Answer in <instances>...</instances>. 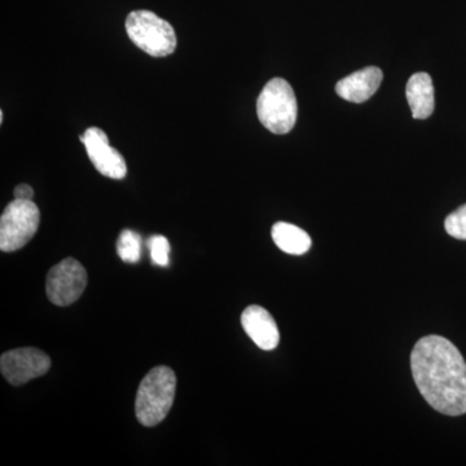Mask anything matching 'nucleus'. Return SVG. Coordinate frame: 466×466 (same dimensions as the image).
I'll use <instances>...</instances> for the list:
<instances>
[{"instance_id": "1", "label": "nucleus", "mask_w": 466, "mask_h": 466, "mask_svg": "<svg viewBox=\"0 0 466 466\" xmlns=\"http://www.w3.org/2000/svg\"><path fill=\"white\" fill-rule=\"evenodd\" d=\"M417 389L437 412L466 413V361L459 349L441 336L420 339L410 354Z\"/></svg>"}, {"instance_id": "2", "label": "nucleus", "mask_w": 466, "mask_h": 466, "mask_svg": "<svg viewBox=\"0 0 466 466\" xmlns=\"http://www.w3.org/2000/svg\"><path fill=\"white\" fill-rule=\"evenodd\" d=\"M177 376L171 368H153L140 382L135 401L137 421L156 426L164 421L174 404Z\"/></svg>"}, {"instance_id": "3", "label": "nucleus", "mask_w": 466, "mask_h": 466, "mask_svg": "<svg viewBox=\"0 0 466 466\" xmlns=\"http://www.w3.org/2000/svg\"><path fill=\"white\" fill-rule=\"evenodd\" d=\"M260 124L276 135L289 133L297 122L299 106L293 88L283 78H274L263 87L257 101Z\"/></svg>"}, {"instance_id": "4", "label": "nucleus", "mask_w": 466, "mask_h": 466, "mask_svg": "<svg viewBox=\"0 0 466 466\" xmlns=\"http://www.w3.org/2000/svg\"><path fill=\"white\" fill-rule=\"evenodd\" d=\"M126 32L137 47L153 57L174 54L177 35L174 27L150 11H134L126 18Z\"/></svg>"}, {"instance_id": "5", "label": "nucleus", "mask_w": 466, "mask_h": 466, "mask_svg": "<svg viewBox=\"0 0 466 466\" xmlns=\"http://www.w3.org/2000/svg\"><path fill=\"white\" fill-rule=\"evenodd\" d=\"M41 213L32 200L9 202L0 218V249L5 253L25 247L38 231Z\"/></svg>"}, {"instance_id": "6", "label": "nucleus", "mask_w": 466, "mask_h": 466, "mask_svg": "<svg viewBox=\"0 0 466 466\" xmlns=\"http://www.w3.org/2000/svg\"><path fill=\"white\" fill-rule=\"evenodd\" d=\"M87 285L85 267L73 258L61 260L50 269L46 280L48 299L54 305L66 308L79 299Z\"/></svg>"}, {"instance_id": "7", "label": "nucleus", "mask_w": 466, "mask_h": 466, "mask_svg": "<svg viewBox=\"0 0 466 466\" xmlns=\"http://www.w3.org/2000/svg\"><path fill=\"white\" fill-rule=\"evenodd\" d=\"M50 368V357L35 348L11 350L0 358L2 375L14 386H21L38 379L46 375Z\"/></svg>"}, {"instance_id": "8", "label": "nucleus", "mask_w": 466, "mask_h": 466, "mask_svg": "<svg viewBox=\"0 0 466 466\" xmlns=\"http://www.w3.org/2000/svg\"><path fill=\"white\" fill-rule=\"evenodd\" d=\"M79 139L85 144L92 165L101 175L110 179H124L127 165L124 156L110 146L108 135L99 127H90Z\"/></svg>"}, {"instance_id": "9", "label": "nucleus", "mask_w": 466, "mask_h": 466, "mask_svg": "<svg viewBox=\"0 0 466 466\" xmlns=\"http://www.w3.org/2000/svg\"><path fill=\"white\" fill-rule=\"evenodd\" d=\"M241 324L251 341L259 349L271 351L280 342V333L274 318L266 309L253 305L245 309L241 315Z\"/></svg>"}, {"instance_id": "10", "label": "nucleus", "mask_w": 466, "mask_h": 466, "mask_svg": "<svg viewBox=\"0 0 466 466\" xmlns=\"http://www.w3.org/2000/svg\"><path fill=\"white\" fill-rule=\"evenodd\" d=\"M382 78V70L380 67H364L341 79L336 85V92L350 103H364L379 90Z\"/></svg>"}, {"instance_id": "11", "label": "nucleus", "mask_w": 466, "mask_h": 466, "mask_svg": "<svg viewBox=\"0 0 466 466\" xmlns=\"http://www.w3.org/2000/svg\"><path fill=\"white\" fill-rule=\"evenodd\" d=\"M407 101L413 118L426 119L434 112V86L428 73H416L410 76L406 88Z\"/></svg>"}, {"instance_id": "12", "label": "nucleus", "mask_w": 466, "mask_h": 466, "mask_svg": "<svg viewBox=\"0 0 466 466\" xmlns=\"http://www.w3.org/2000/svg\"><path fill=\"white\" fill-rule=\"evenodd\" d=\"M271 235L276 247L291 256H302L311 248L312 241L309 233L290 223H276L272 227Z\"/></svg>"}, {"instance_id": "13", "label": "nucleus", "mask_w": 466, "mask_h": 466, "mask_svg": "<svg viewBox=\"0 0 466 466\" xmlns=\"http://www.w3.org/2000/svg\"><path fill=\"white\" fill-rule=\"evenodd\" d=\"M116 251L126 263L139 262L142 258V236L131 229H124L116 242Z\"/></svg>"}, {"instance_id": "14", "label": "nucleus", "mask_w": 466, "mask_h": 466, "mask_svg": "<svg viewBox=\"0 0 466 466\" xmlns=\"http://www.w3.org/2000/svg\"><path fill=\"white\" fill-rule=\"evenodd\" d=\"M148 248L150 258L156 266H168V263H170V242L165 236H152L148 240Z\"/></svg>"}, {"instance_id": "15", "label": "nucleus", "mask_w": 466, "mask_h": 466, "mask_svg": "<svg viewBox=\"0 0 466 466\" xmlns=\"http://www.w3.org/2000/svg\"><path fill=\"white\" fill-rule=\"evenodd\" d=\"M447 233L458 240H466V204L451 213L444 220Z\"/></svg>"}, {"instance_id": "16", "label": "nucleus", "mask_w": 466, "mask_h": 466, "mask_svg": "<svg viewBox=\"0 0 466 466\" xmlns=\"http://www.w3.org/2000/svg\"><path fill=\"white\" fill-rule=\"evenodd\" d=\"M15 198L17 200H33L34 191L32 187L27 184H20L15 188Z\"/></svg>"}, {"instance_id": "17", "label": "nucleus", "mask_w": 466, "mask_h": 466, "mask_svg": "<svg viewBox=\"0 0 466 466\" xmlns=\"http://www.w3.org/2000/svg\"><path fill=\"white\" fill-rule=\"evenodd\" d=\"M3 119H5V115H3V112H0V124H3Z\"/></svg>"}]
</instances>
